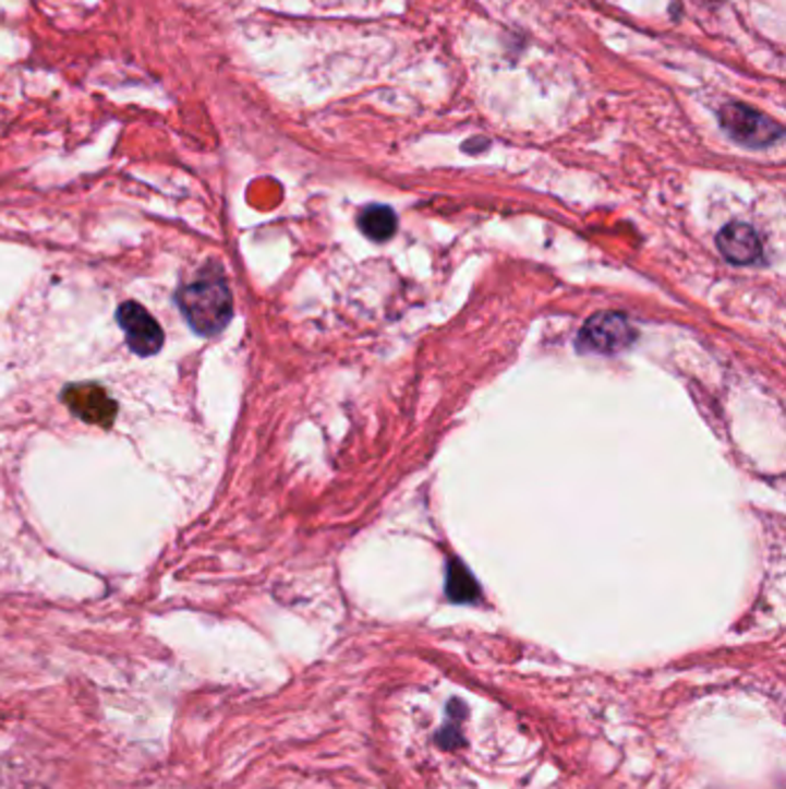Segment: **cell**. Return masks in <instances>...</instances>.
<instances>
[{
	"label": "cell",
	"instance_id": "1",
	"mask_svg": "<svg viewBox=\"0 0 786 789\" xmlns=\"http://www.w3.org/2000/svg\"><path fill=\"white\" fill-rule=\"evenodd\" d=\"M176 302L190 328L206 337L225 331L233 314L231 289L227 279L217 273H204L190 285L180 287Z\"/></svg>",
	"mask_w": 786,
	"mask_h": 789
},
{
	"label": "cell",
	"instance_id": "2",
	"mask_svg": "<svg viewBox=\"0 0 786 789\" xmlns=\"http://www.w3.org/2000/svg\"><path fill=\"white\" fill-rule=\"evenodd\" d=\"M720 123L734 141L748 148L773 146L782 139L779 123L748 105H727L720 111Z\"/></svg>",
	"mask_w": 786,
	"mask_h": 789
},
{
	"label": "cell",
	"instance_id": "3",
	"mask_svg": "<svg viewBox=\"0 0 786 789\" xmlns=\"http://www.w3.org/2000/svg\"><path fill=\"white\" fill-rule=\"evenodd\" d=\"M637 331L628 316L618 312H602L583 323L579 333V349L589 354L612 356L628 349Z\"/></svg>",
	"mask_w": 786,
	"mask_h": 789
},
{
	"label": "cell",
	"instance_id": "4",
	"mask_svg": "<svg viewBox=\"0 0 786 789\" xmlns=\"http://www.w3.org/2000/svg\"><path fill=\"white\" fill-rule=\"evenodd\" d=\"M118 323L123 328L130 349L136 356H155L159 349L165 347V331L155 316L141 308L138 302L128 300L118 308Z\"/></svg>",
	"mask_w": 786,
	"mask_h": 789
},
{
	"label": "cell",
	"instance_id": "5",
	"mask_svg": "<svg viewBox=\"0 0 786 789\" xmlns=\"http://www.w3.org/2000/svg\"><path fill=\"white\" fill-rule=\"evenodd\" d=\"M65 404L74 416L99 428H111L116 420V402L107 395L105 388L95 386V383H78L70 386L63 395Z\"/></svg>",
	"mask_w": 786,
	"mask_h": 789
},
{
	"label": "cell",
	"instance_id": "6",
	"mask_svg": "<svg viewBox=\"0 0 786 789\" xmlns=\"http://www.w3.org/2000/svg\"><path fill=\"white\" fill-rule=\"evenodd\" d=\"M717 248L722 256L736 266H750L761 259V238L754 227L745 222H731L717 234Z\"/></svg>",
	"mask_w": 786,
	"mask_h": 789
},
{
	"label": "cell",
	"instance_id": "7",
	"mask_svg": "<svg viewBox=\"0 0 786 789\" xmlns=\"http://www.w3.org/2000/svg\"><path fill=\"white\" fill-rule=\"evenodd\" d=\"M358 225L370 240L386 242L397 231V215L388 206H367L360 213Z\"/></svg>",
	"mask_w": 786,
	"mask_h": 789
},
{
	"label": "cell",
	"instance_id": "8",
	"mask_svg": "<svg viewBox=\"0 0 786 789\" xmlns=\"http://www.w3.org/2000/svg\"><path fill=\"white\" fill-rule=\"evenodd\" d=\"M446 589H448L450 600H455V602H473L480 596V589H477L473 575L463 569L459 561L450 563Z\"/></svg>",
	"mask_w": 786,
	"mask_h": 789
}]
</instances>
